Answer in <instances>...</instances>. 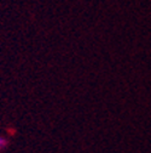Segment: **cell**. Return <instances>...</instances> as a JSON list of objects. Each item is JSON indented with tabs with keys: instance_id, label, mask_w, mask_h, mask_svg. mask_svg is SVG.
I'll return each mask as SVG.
<instances>
[{
	"instance_id": "cell-1",
	"label": "cell",
	"mask_w": 151,
	"mask_h": 153,
	"mask_svg": "<svg viewBox=\"0 0 151 153\" xmlns=\"http://www.w3.org/2000/svg\"><path fill=\"white\" fill-rule=\"evenodd\" d=\"M6 143H7V141H6L4 137H0V148L5 147V146H6Z\"/></svg>"
}]
</instances>
